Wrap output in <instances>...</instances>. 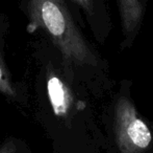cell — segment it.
<instances>
[{
	"label": "cell",
	"mask_w": 153,
	"mask_h": 153,
	"mask_svg": "<svg viewBox=\"0 0 153 153\" xmlns=\"http://www.w3.org/2000/svg\"><path fill=\"white\" fill-rule=\"evenodd\" d=\"M0 153H15V151L12 149V145H7L2 150H0Z\"/></svg>",
	"instance_id": "obj_6"
},
{
	"label": "cell",
	"mask_w": 153,
	"mask_h": 153,
	"mask_svg": "<svg viewBox=\"0 0 153 153\" xmlns=\"http://www.w3.org/2000/svg\"><path fill=\"white\" fill-rule=\"evenodd\" d=\"M0 91L3 93L8 94V96H14V89H13L12 85L10 83L6 70L4 68V65L2 63L1 59H0Z\"/></svg>",
	"instance_id": "obj_5"
},
{
	"label": "cell",
	"mask_w": 153,
	"mask_h": 153,
	"mask_svg": "<svg viewBox=\"0 0 153 153\" xmlns=\"http://www.w3.org/2000/svg\"><path fill=\"white\" fill-rule=\"evenodd\" d=\"M115 132L121 153H143L152 141L149 127L125 96L118 100L115 107Z\"/></svg>",
	"instance_id": "obj_2"
},
{
	"label": "cell",
	"mask_w": 153,
	"mask_h": 153,
	"mask_svg": "<svg viewBox=\"0 0 153 153\" xmlns=\"http://www.w3.org/2000/svg\"><path fill=\"white\" fill-rule=\"evenodd\" d=\"M120 15L122 20V29L125 37L129 38L137 32L143 15L145 5L139 0H120L118 1Z\"/></svg>",
	"instance_id": "obj_3"
},
{
	"label": "cell",
	"mask_w": 153,
	"mask_h": 153,
	"mask_svg": "<svg viewBox=\"0 0 153 153\" xmlns=\"http://www.w3.org/2000/svg\"><path fill=\"white\" fill-rule=\"evenodd\" d=\"M47 91L54 115H66L71 103V94L67 86L59 77L52 76L47 81Z\"/></svg>",
	"instance_id": "obj_4"
},
{
	"label": "cell",
	"mask_w": 153,
	"mask_h": 153,
	"mask_svg": "<svg viewBox=\"0 0 153 153\" xmlns=\"http://www.w3.org/2000/svg\"><path fill=\"white\" fill-rule=\"evenodd\" d=\"M31 17L46 29L64 57L77 64L96 65L97 60L77 31L66 5L61 1H33Z\"/></svg>",
	"instance_id": "obj_1"
}]
</instances>
